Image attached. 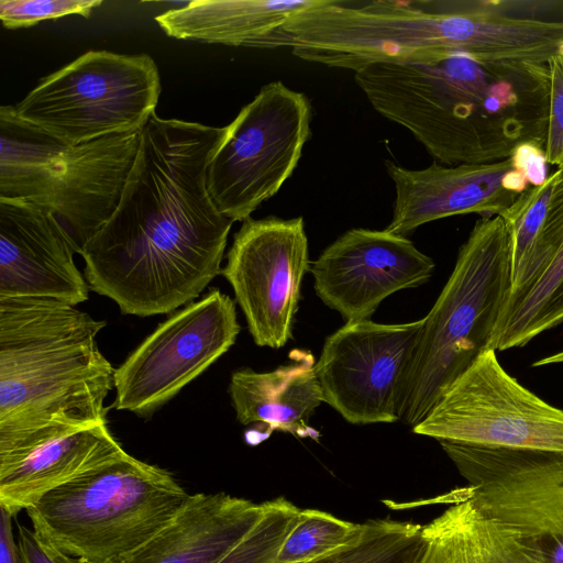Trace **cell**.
I'll return each instance as SVG.
<instances>
[{
    "instance_id": "cell-1",
    "label": "cell",
    "mask_w": 563,
    "mask_h": 563,
    "mask_svg": "<svg viewBox=\"0 0 563 563\" xmlns=\"http://www.w3.org/2000/svg\"><path fill=\"white\" fill-rule=\"evenodd\" d=\"M225 126L154 113L121 199L81 249L89 288L123 314L172 313L221 274L233 221L208 189V166Z\"/></svg>"
},
{
    "instance_id": "cell-2",
    "label": "cell",
    "mask_w": 563,
    "mask_h": 563,
    "mask_svg": "<svg viewBox=\"0 0 563 563\" xmlns=\"http://www.w3.org/2000/svg\"><path fill=\"white\" fill-rule=\"evenodd\" d=\"M104 327L67 302L0 298V438L108 422Z\"/></svg>"
},
{
    "instance_id": "cell-3",
    "label": "cell",
    "mask_w": 563,
    "mask_h": 563,
    "mask_svg": "<svg viewBox=\"0 0 563 563\" xmlns=\"http://www.w3.org/2000/svg\"><path fill=\"white\" fill-rule=\"evenodd\" d=\"M511 289L509 234L501 216L482 217L423 323L398 393V419L421 422L453 382L490 347Z\"/></svg>"
},
{
    "instance_id": "cell-4",
    "label": "cell",
    "mask_w": 563,
    "mask_h": 563,
    "mask_svg": "<svg viewBox=\"0 0 563 563\" xmlns=\"http://www.w3.org/2000/svg\"><path fill=\"white\" fill-rule=\"evenodd\" d=\"M188 494L129 453L46 493L26 509L33 530L86 563H119L165 528Z\"/></svg>"
},
{
    "instance_id": "cell-5",
    "label": "cell",
    "mask_w": 563,
    "mask_h": 563,
    "mask_svg": "<svg viewBox=\"0 0 563 563\" xmlns=\"http://www.w3.org/2000/svg\"><path fill=\"white\" fill-rule=\"evenodd\" d=\"M140 132L67 145L0 108V198L49 209L82 246L114 212L135 162Z\"/></svg>"
},
{
    "instance_id": "cell-6",
    "label": "cell",
    "mask_w": 563,
    "mask_h": 563,
    "mask_svg": "<svg viewBox=\"0 0 563 563\" xmlns=\"http://www.w3.org/2000/svg\"><path fill=\"white\" fill-rule=\"evenodd\" d=\"M159 95V71L150 55L88 51L42 78L13 109L30 128L77 145L142 131Z\"/></svg>"
},
{
    "instance_id": "cell-7",
    "label": "cell",
    "mask_w": 563,
    "mask_h": 563,
    "mask_svg": "<svg viewBox=\"0 0 563 563\" xmlns=\"http://www.w3.org/2000/svg\"><path fill=\"white\" fill-rule=\"evenodd\" d=\"M309 98L275 80L225 126L208 166V189L233 222L245 221L295 172L311 135Z\"/></svg>"
},
{
    "instance_id": "cell-8",
    "label": "cell",
    "mask_w": 563,
    "mask_h": 563,
    "mask_svg": "<svg viewBox=\"0 0 563 563\" xmlns=\"http://www.w3.org/2000/svg\"><path fill=\"white\" fill-rule=\"evenodd\" d=\"M412 432L439 442L563 455V409L508 374L494 349L479 354Z\"/></svg>"
},
{
    "instance_id": "cell-9",
    "label": "cell",
    "mask_w": 563,
    "mask_h": 563,
    "mask_svg": "<svg viewBox=\"0 0 563 563\" xmlns=\"http://www.w3.org/2000/svg\"><path fill=\"white\" fill-rule=\"evenodd\" d=\"M468 499L541 563H563V455L453 443Z\"/></svg>"
},
{
    "instance_id": "cell-10",
    "label": "cell",
    "mask_w": 563,
    "mask_h": 563,
    "mask_svg": "<svg viewBox=\"0 0 563 563\" xmlns=\"http://www.w3.org/2000/svg\"><path fill=\"white\" fill-rule=\"evenodd\" d=\"M234 301L218 288L172 313L115 368L117 410L151 418L235 343Z\"/></svg>"
},
{
    "instance_id": "cell-11",
    "label": "cell",
    "mask_w": 563,
    "mask_h": 563,
    "mask_svg": "<svg viewBox=\"0 0 563 563\" xmlns=\"http://www.w3.org/2000/svg\"><path fill=\"white\" fill-rule=\"evenodd\" d=\"M308 271V239L301 217L269 216L242 222L221 274L258 346L280 349L291 339Z\"/></svg>"
},
{
    "instance_id": "cell-12",
    "label": "cell",
    "mask_w": 563,
    "mask_h": 563,
    "mask_svg": "<svg viewBox=\"0 0 563 563\" xmlns=\"http://www.w3.org/2000/svg\"><path fill=\"white\" fill-rule=\"evenodd\" d=\"M422 323L345 322L316 362L323 401L353 424L398 421V393Z\"/></svg>"
},
{
    "instance_id": "cell-13",
    "label": "cell",
    "mask_w": 563,
    "mask_h": 563,
    "mask_svg": "<svg viewBox=\"0 0 563 563\" xmlns=\"http://www.w3.org/2000/svg\"><path fill=\"white\" fill-rule=\"evenodd\" d=\"M434 266L408 238L357 228L328 245L310 272L317 296L350 322L369 320L388 296L427 283Z\"/></svg>"
},
{
    "instance_id": "cell-14",
    "label": "cell",
    "mask_w": 563,
    "mask_h": 563,
    "mask_svg": "<svg viewBox=\"0 0 563 563\" xmlns=\"http://www.w3.org/2000/svg\"><path fill=\"white\" fill-rule=\"evenodd\" d=\"M81 247L47 208L0 198V298H46L76 306L89 285L74 256Z\"/></svg>"
},
{
    "instance_id": "cell-15",
    "label": "cell",
    "mask_w": 563,
    "mask_h": 563,
    "mask_svg": "<svg viewBox=\"0 0 563 563\" xmlns=\"http://www.w3.org/2000/svg\"><path fill=\"white\" fill-rule=\"evenodd\" d=\"M395 186L393 217L385 230L406 236L419 227L451 216H500L530 186L512 158L487 164L408 169L385 162Z\"/></svg>"
},
{
    "instance_id": "cell-16",
    "label": "cell",
    "mask_w": 563,
    "mask_h": 563,
    "mask_svg": "<svg viewBox=\"0 0 563 563\" xmlns=\"http://www.w3.org/2000/svg\"><path fill=\"white\" fill-rule=\"evenodd\" d=\"M126 452L108 422L0 439V508L12 517Z\"/></svg>"
},
{
    "instance_id": "cell-17",
    "label": "cell",
    "mask_w": 563,
    "mask_h": 563,
    "mask_svg": "<svg viewBox=\"0 0 563 563\" xmlns=\"http://www.w3.org/2000/svg\"><path fill=\"white\" fill-rule=\"evenodd\" d=\"M265 501L197 493L147 542L119 563H218L258 521Z\"/></svg>"
},
{
    "instance_id": "cell-18",
    "label": "cell",
    "mask_w": 563,
    "mask_h": 563,
    "mask_svg": "<svg viewBox=\"0 0 563 563\" xmlns=\"http://www.w3.org/2000/svg\"><path fill=\"white\" fill-rule=\"evenodd\" d=\"M291 362L271 372L244 367L232 373L229 394L236 419L244 426L261 423L299 438L318 439L309 420L323 395L316 361L308 351L294 350Z\"/></svg>"
},
{
    "instance_id": "cell-19",
    "label": "cell",
    "mask_w": 563,
    "mask_h": 563,
    "mask_svg": "<svg viewBox=\"0 0 563 563\" xmlns=\"http://www.w3.org/2000/svg\"><path fill=\"white\" fill-rule=\"evenodd\" d=\"M317 0H194L155 16L170 37L272 48L277 32Z\"/></svg>"
},
{
    "instance_id": "cell-20",
    "label": "cell",
    "mask_w": 563,
    "mask_h": 563,
    "mask_svg": "<svg viewBox=\"0 0 563 563\" xmlns=\"http://www.w3.org/2000/svg\"><path fill=\"white\" fill-rule=\"evenodd\" d=\"M422 537L418 563H541L470 499L422 526Z\"/></svg>"
},
{
    "instance_id": "cell-21",
    "label": "cell",
    "mask_w": 563,
    "mask_h": 563,
    "mask_svg": "<svg viewBox=\"0 0 563 563\" xmlns=\"http://www.w3.org/2000/svg\"><path fill=\"white\" fill-rule=\"evenodd\" d=\"M558 170V185L563 192V168ZM560 324H563V240L538 279L508 295L490 347L495 351L521 347Z\"/></svg>"
},
{
    "instance_id": "cell-22",
    "label": "cell",
    "mask_w": 563,
    "mask_h": 563,
    "mask_svg": "<svg viewBox=\"0 0 563 563\" xmlns=\"http://www.w3.org/2000/svg\"><path fill=\"white\" fill-rule=\"evenodd\" d=\"M423 549L422 526L375 519L353 542L305 563H418Z\"/></svg>"
},
{
    "instance_id": "cell-23",
    "label": "cell",
    "mask_w": 563,
    "mask_h": 563,
    "mask_svg": "<svg viewBox=\"0 0 563 563\" xmlns=\"http://www.w3.org/2000/svg\"><path fill=\"white\" fill-rule=\"evenodd\" d=\"M364 527L322 510L300 509L275 563H305L323 556L356 540Z\"/></svg>"
},
{
    "instance_id": "cell-24",
    "label": "cell",
    "mask_w": 563,
    "mask_h": 563,
    "mask_svg": "<svg viewBox=\"0 0 563 563\" xmlns=\"http://www.w3.org/2000/svg\"><path fill=\"white\" fill-rule=\"evenodd\" d=\"M299 511L284 497L265 501L258 521L218 563H275Z\"/></svg>"
},
{
    "instance_id": "cell-25",
    "label": "cell",
    "mask_w": 563,
    "mask_h": 563,
    "mask_svg": "<svg viewBox=\"0 0 563 563\" xmlns=\"http://www.w3.org/2000/svg\"><path fill=\"white\" fill-rule=\"evenodd\" d=\"M556 177L558 170L541 185L529 187L500 214L509 234L511 288L518 283L527 264Z\"/></svg>"
},
{
    "instance_id": "cell-26",
    "label": "cell",
    "mask_w": 563,
    "mask_h": 563,
    "mask_svg": "<svg viewBox=\"0 0 563 563\" xmlns=\"http://www.w3.org/2000/svg\"><path fill=\"white\" fill-rule=\"evenodd\" d=\"M101 0H1L0 20L3 27H31L41 21L67 15L89 18Z\"/></svg>"
},
{
    "instance_id": "cell-27",
    "label": "cell",
    "mask_w": 563,
    "mask_h": 563,
    "mask_svg": "<svg viewBox=\"0 0 563 563\" xmlns=\"http://www.w3.org/2000/svg\"><path fill=\"white\" fill-rule=\"evenodd\" d=\"M20 563H86L78 558L66 554L34 530L19 526Z\"/></svg>"
},
{
    "instance_id": "cell-28",
    "label": "cell",
    "mask_w": 563,
    "mask_h": 563,
    "mask_svg": "<svg viewBox=\"0 0 563 563\" xmlns=\"http://www.w3.org/2000/svg\"><path fill=\"white\" fill-rule=\"evenodd\" d=\"M511 158L515 166L525 174L530 186H539L549 177L544 148L526 144L520 146Z\"/></svg>"
},
{
    "instance_id": "cell-29",
    "label": "cell",
    "mask_w": 563,
    "mask_h": 563,
    "mask_svg": "<svg viewBox=\"0 0 563 563\" xmlns=\"http://www.w3.org/2000/svg\"><path fill=\"white\" fill-rule=\"evenodd\" d=\"M0 563H20L19 548L12 532V516L0 508Z\"/></svg>"
},
{
    "instance_id": "cell-30",
    "label": "cell",
    "mask_w": 563,
    "mask_h": 563,
    "mask_svg": "<svg viewBox=\"0 0 563 563\" xmlns=\"http://www.w3.org/2000/svg\"><path fill=\"white\" fill-rule=\"evenodd\" d=\"M563 363V350L536 361L533 366H545Z\"/></svg>"
}]
</instances>
